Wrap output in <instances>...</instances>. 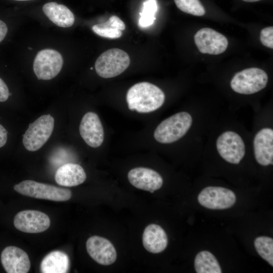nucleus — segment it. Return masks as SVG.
Instances as JSON below:
<instances>
[{
	"mask_svg": "<svg viewBox=\"0 0 273 273\" xmlns=\"http://www.w3.org/2000/svg\"><path fill=\"white\" fill-rule=\"evenodd\" d=\"M163 92L157 86L148 82L132 85L126 94L128 109L139 113H149L160 108L165 101Z\"/></svg>",
	"mask_w": 273,
	"mask_h": 273,
	"instance_id": "nucleus-1",
	"label": "nucleus"
},
{
	"mask_svg": "<svg viewBox=\"0 0 273 273\" xmlns=\"http://www.w3.org/2000/svg\"><path fill=\"white\" fill-rule=\"evenodd\" d=\"M192 118L187 112L176 113L163 120L154 132L156 141L162 144L174 143L184 136L190 128Z\"/></svg>",
	"mask_w": 273,
	"mask_h": 273,
	"instance_id": "nucleus-2",
	"label": "nucleus"
},
{
	"mask_svg": "<svg viewBox=\"0 0 273 273\" xmlns=\"http://www.w3.org/2000/svg\"><path fill=\"white\" fill-rule=\"evenodd\" d=\"M14 189L24 196L56 202L68 201L72 196L69 189L32 180H23L15 185Z\"/></svg>",
	"mask_w": 273,
	"mask_h": 273,
	"instance_id": "nucleus-3",
	"label": "nucleus"
},
{
	"mask_svg": "<svg viewBox=\"0 0 273 273\" xmlns=\"http://www.w3.org/2000/svg\"><path fill=\"white\" fill-rule=\"evenodd\" d=\"M130 58L123 50L117 48L108 50L97 58L95 67L98 75L110 78L123 72L130 64Z\"/></svg>",
	"mask_w": 273,
	"mask_h": 273,
	"instance_id": "nucleus-4",
	"label": "nucleus"
},
{
	"mask_svg": "<svg viewBox=\"0 0 273 273\" xmlns=\"http://www.w3.org/2000/svg\"><path fill=\"white\" fill-rule=\"evenodd\" d=\"M267 82L268 76L264 70L252 67L237 73L232 78L230 85L237 93L250 95L265 88Z\"/></svg>",
	"mask_w": 273,
	"mask_h": 273,
	"instance_id": "nucleus-5",
	"label": "nucleus"
},
{
	"mask_svg": "<svg viewBox=\"0 0 273 273\" xmlns=\"http://www.w3.org/2000/svg\"><path fill=\"white\" fill-rule=\"evenodd\" d=\"M54 128V119L50 114L43 115L30 123L23 136V144L29 151L40 149L51 136Z\"/></svg>",
	"mask_w": 273,
	"mask_h": 273,
	"instance_id": "nucleus-6",
	"label": "nucleus"
},
{
	"mask_svg": "<svg viewBox=\"0 0 273 273\" xmlns=\"http://www.w3.org/2000/svg\"><path fill=\"white\" fill-rule=\"evenodd\" d=\"M63 65L61 54L56 50L46 49L38 52L34 60L33 68L39 80H50L60 72Z\"/></svg>",
	"mask_w": 273,
	"mask_h": 273,
	"instance_id": "nucleus-7",
	"label": "nucleus"
},
{
	"mask_svg": "<svg viewBox=\"0 0 273 273\" xmlns=\"http://www.w3.org/2000/svg\"><path fill=\"white\" fill-rule=\"evenodd\" d=\"M216 146L220 156L230 163L239 164L245 154V145L242 138L234 131L221 134Z\"/></svg>",
	"mask_w": 273,
	"mask_h": 273,
	"instance_id": "nucleus-8",
	"label": "nucleus"
},
{
	"mask_svg": "<svg viewBox=\"0 0 273 273\" xmlns=\"http://www.w3.org/2000/svg\"><path fill=\"white\" fill-rule=\"evenodd\" d=\"M236 195L231 190L220 187H207L198 197L199 203L210 209H225L231 207L236 202Z\"/></svg>",
	"mask_w": 273,
	"mask_h": 273,
	"instance_id": "nucleus-9",
	"label": "nucleus"
},
{
	"mask_svg": "<svg viewBox=\"0 0 273 273\" xmlns=\"http://www.w3.org/2000/svg\"><path fill=\"white\" fill-rule=\"evenodd\" d=\"M14 224L20 231L36 234L46 231L50 226L51 220L47 214L41 211L25 210L15 215Z\"/></svg>",
	"mask_w": 273,
	"mask_h": 273,
	"instance_id": "nucleus-10",
	"label": "nucleus"
},
{
	"mask_svg": "<svg viewBox=\"0 0 273 273\" xmlns=\"http://www.w3.org/2000/svg\"><path fill=\"white\" fill-rule=\"evenodd\" d=\"M194 41L202 54L219 55L223 53L228 46V40L224 35L209 28L199 30L194 36Z\"/></svg>",
	"mask_w": 273,
	"mask_h": 273,
	"instance_id": "nucleus-11",
	"label": "nucleus"
},
{
	"mask_svg": "<svg viewBox=\"0 0 273 273\" xmlns=\"http://www.w3.org/2000/svg\"><path fill=\"white\" fill-rule=\"evenodd\" d=\"M89 255L98 263L103 265L113 264L116 259L117 252L112 243L107 239L93 236L86 243Z\"/></svg>",
	"mask_w": 273,
	"mask_h": 273,
	"instance_id": "nucleus-12",
	"label": "nucleus"
},
{
	"mask_svg": "<svg viewBox=\"0 0 273 273\" xmlns=\"http://www.w3.org/2000/svg\"><path fill=\"white\" fill-rule=\"evenodd\" d=\"M80 134L89 146L98 148L101 146L104 139V131L98 115L93 112L85 113L79 125Z\"/></svg>",
	"mask_w": 273,
	"mask_h": 273,
	"instance_id": "nucleus-13",
	"label": "nucleus"
},
{
	"mask_svg": "<svg viewBox=\"0 0 273 273\" xmlns=\"http://www.w3.org/2000/svg\"><path fill=\"white\" fill-rule=\"evenodd\" d=\"M127 177L129 183L136 188L151 193L161 188L163 183L159 173L144 167L131 169L127 174Z\"/></svg>",
	"mask_w": 273,
	"mask_h": 273,
	"instance_id": "nucleus-14",
	"label": "nucleus"
},
{
	"mask_svg": "<svg viewBox=\"0 0 273 273\" xmlns=\"http://www.w3.org/2000/svg\"><path fill=\"white\" fill-rule=\"evenodd\" d=\"M1 260L8 273H27L30 268V261L26 252L16 246L6 247L1 253Z\"/></svg>",
	"mask_w": 273,
	"mask_h": 273,
	"instance_id": "nucleus-15",
	"label": "nucleus"
},
{
	"mask_svg": "<svg viewBox=\"0 0 273 273\" xmlns=\"http://www.w3.org/2000/svg\"><path fill=\"white\" fill-rule=\"evenodd\" d=\"M254 156L261 165L273 164V130L261 129L255 135L253 141Z\"/></svg>",
	"mask_w": 273,
	"mask_h": 273,
	"instance_id": "nucleus-16",
	"label": "nucleus"
},
{
	"mask_svg": "<svg viewBox=\"0 0 273 273\" xmlns=\"http://www.w3.org/2000/svg\"><path fill=\"white\" fill-rule=\"evenodd\" d=\"M142 242L144 248L152 253H159L164 251L168 244L166 232L160 225L152 223L145 229Z\"/></svg>",
	"mask_w": 273,
	"mask_h": 273,
	"instance_id": "nucleus-17",
	"label": "nucleus"
},
{
	"mask_svg": "<svg viewBox=\"0 0 273 273\" xmlns=\"http://www.w3.org/2000/svg\"><path fill=\"white\" fill-rule=\"evenodd\" d=\"M86 175L84 169L76 163H67L60 167L55 175L56 183L62 186L74 187L83 183Z\"/></svg>",
	"mask_w": 273,
	"mask_h": 273,
	"instance_id": "nucleus-18",
	"label": "nucleus"
},
{
	"mask_svg": "<svg viewBox=\"0 0 273 273\" xmlns=\"http://www.w3.org/2000/svg\"><path fill=\"white\" fill-rule=\"evenodd\" d=\"M47 17L57 26L67 28L72 26L75 21L73 13L65 5L56 2H49L42 7Z\"/></svg>",
	"mask_w": 273,
	"mask_h": 273,
	"instance_id": "nucleus-19",
	"label": "nucleus"
},
{
	"mask_svg": "<svg viewBox=\"0 0 273 273\" xmlns=\"http://www.w3.org/2000/svg\"><path fill=\"white\" fill-rule=\"evenodd\" d=\"M69 266L68 255L61 251H54L47 254L40 264L42 273H65Z\"/></svg>",
	"mask_w": 273,
	"mask_h": 273,
	"instance_id": "nucleus-20",
	"label": "nucleus"
},
{
	"mask_svg": "<svg viewBox=\"0 0 273 273\" xmlns=\"http://www.w3.org/2000/svg\"><path fill=\"white\" fill-rule=\"evenodd\" d=\"M125 29L124 23L118 16L113 15L105 22L94 25L93 31L97 35L106 38L115 39L121 36Z\"/></svg>",
	"mask_w": 273,
	"mask_h": 273,
	"instance_id": "nucleus-21",
	"label": "nucleus"
},
{
	"mask_svg": "<svg viewBox=\"0 0 273 273\" xmlns=\"http://www.w3.org/2000/svg\"><path fill=\"white\" fill-rule=\"evenodd\" d=\"M195 269L197 273H221V267L215 257L208 251H202L195 257Z\"/></svg>",
	"mask_w": 273,
	"mask_h": 273,
	"instance_id": "nucleus-22",
	"label": "nucleus"
},
{
	"mask_svg": "<svg viewBox=\"0 0 273 273\" xmlns=\"http://www.w3.org/2000/svg\"><path fill=\"white\" fill-rule=\"evenodd\" d=\"M255 248L259 255L273 266V240L266 236H260L254 240Z\"/></svg>",
	"mask_w": 273,
	"mask_h": 273,
	"instance_id": "nucleus-23",
	"label": "nucleus"
},
{
	"mask_svg": "<svg viewBox=\"0 0 273 273\" xmlns=\"http://www.w3.org/2000/svg\"><path fill=\"white\" fill-rule=\"evenodd\" d=\"M158 9L156 0H146L144 2L139 25L141 27H147L152 24L155 20V14Z\"/></svg>",
	"mask_w": 273,
	"mask_h": 273,
	"instance_id": "nucleus-24",
	"label": "nucleus"
},
{
	"mask_svg": "<svg viewBox=\"0 0 273 273\" xmlns=\"http://www.w3.org/2000/svg\"><path fill=\"white\" fill-rule=\"evenodd\" d=\"M176 7L181 11L197 16L205 14V9L199 0H174Z\"/></svg>",
	"mask_w": 273,
	"mask_h": 273,
	"instance_id": "nucleus-25",
	"label": "nucleus"
},
{
	"mask_svg": "<svg viewBox=\"0 0 273 273\" xmlns=\"http://www.w3.org/2000/svg\"><path fill=\"white\" fill-rule=\"evenodd\" d=\"M273 27H265L261 30L260 40L261 43L268 48L273 49Z\"/></svg>",
	"mask_w": 273,
	"mask_h": 273,
	"instance_id": "nucleus-26",
	"label": "nucleus"
},
{
	"mask_svg": "<svg viewBox=\"0 0 273 273\" xmlns=\"http://www.w3.org/2000/svg\"><path fill=\"white\" fill-rule=\"evenodd\" d=\"M9 97L8 87L3 80L0 78V102L7 101Z\"/></svg>",
	"mask_w": 273,
	"mask_h": 273,
	"instance_id": "nucleus-27",
	"label": "nucleus"
},
{
	"mask_svg": "<svg viewBox=\"0 0 273 273\" xmlns=\"http://www.w3.org/2000/svg\"><path fill=\"white\" fill-rule=\"evenodd\" d=\"M7 130L0 124V148L6 145L7 141Z\"/></svg>",
	"mask_w": 273,
	"mask_h": 273,
	"instance_id": "nucleus-28",
	"label": "nucleus"
},
{
	"mask_svg": "<svg viewBox=\"0 0 273 273\" xmlns=\"http://www.w3.org/2000/svg\"><path fill=\"white\" fill-rule=\"evenodd\" d=\"M8 32V27L6 24L0 20V42L5 38Z\"/></svg>",
	"mask_w": 273,
	"mask_h": 273,
	"instance_id": "nucleus-29",
	"label": "nucleus"
},
{
	"mask_svg": "<svg viewBox=\"0 0 273 273\" xmlns=\"http://www.w3.org/2000/svg\"><path fill=\"white\" fill-rule=\"evenodd\" d=\"M243 1L246 2H255L261 1V0H243Z\"/></svg>",
	"mask_w": 273,
	"mask_h": 273,
	"instance_id": "nucleus-30",
	"label": "nucleus"
},
{
	"mask_svg": "<svg viewBox=\"0 0 273 273\" xmlns=\"http://www.w3.org/2000/svg\"><path fill=\"white\" fill-rule=\"evenodd\" d=\"M17 1H30V0H15Z\"/></svg>",
	"mask_w": 273,
	"mask_h": 273,
	"instance_id": "nucleus-31",
	"label": "nucleus"
}]
</instances>
